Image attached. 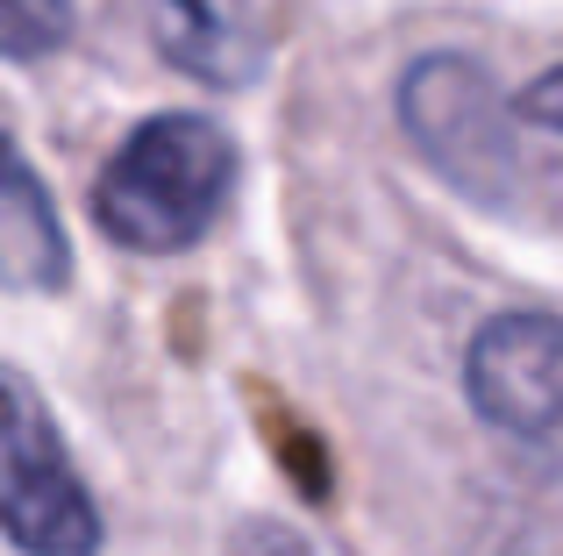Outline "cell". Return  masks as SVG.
Segmentation results:
<instances>
[{
	"label": "cell",
	"instance_id": "6da1fadb",
	"mask_svg": "<svg viewBox=\"0 0 563 556\" xmlns=\"http://www.w3.org/2000/svg\"><path fill=\"white\" fill-rule=\"evenodd\" d=\"M235 193V143L207 114H151L93 179V222L136 257L192 251Z\"/></svg>",
	"mask_w": 563,
	"mask_h": 556
},
{
	"label": "cell",
	"instance_id": "7a4b0ae2",
	"mask_svg": "<svg viewBox=\"0 0 563 556\" xmlns=\"http://www.w3.org/2000/svg\"><path fill=\"white\" fill-rule=\"evenodd\" d=\"M399 129L464 200L499 214L521 208V143H514L521 122H514V100H499V86L471 57H413L399 71Z\"/></svg>",
	"mask_w": 563,
	"mask_h": 556
},
{
	"label": "cell",
	"instance_id": "3957f363",
	"mask_svg": "<svg viewBox=\"0 0 563 556\" xmlns=\"http://www.w3.org/2000/svg\"><path fill=\"white\" fill-rule=\"evenodd\" d=\"M464 392L485 429L550 464L563 486V321L556 314H493L464 349Z\"/></svg>",
	"mask_w": 563,
	"mask_h": 556
},
{
	"label": "cell",
	"instance_id": "277c9868",
	"mask_svg": "<svg viewBox=\"0 0 563 556\" xmlns=\"http://www.w3.org/2000/svg\"><path fill=\"white\" fill-rule=\"evenodd\" d=\"M0 521L22 556H100V507L79 486L29 378H8V492Z\"/></svg>",
	"mask_w": 563,
	"mask_h": 556
},
{
	"label": "cell",
	"instance_id": "5b68a950",
	"mask_svg": "<svg viewBox=\"0 0 563 556\" xmlns=\"http://www.w3.org/2000/svg\"><path fill=\"white\" fill-rule=\"evenodd\" d=\"M151 43L172 71L200 86H243L264 65V22L257 0H143Z\"/></svg>",
	"mask_w": 563,
	"mask_h": 556
},
{
	"label": "cell",
	"instance_id": "8992f818",
	"mask_svg": "<svg viewBox=\"0 0 563 556\" xmlns=\"http://www.w3.org/2000/svg\"><path fill=\"white\" fill-rule=\"evenodd\" d=\"M0 265H8L14 286L29 292H57L71 271V243L51 214V193L36 186L29 157H8V193H0Z\"/></svg>",
	"mask_w": 563,
	"mask_h": 556
},
{
	"label": "cell",
	"instance_id": "52a82bcc",
	"mask_svg": "<svg viewBox=\"0 0 563 556\" xmlns=\"http://www.w3.org/2000/svg\"><path fill=\"white\" fill-rule=\"evenodd\" d=\"M0 43L8 57H51L71 43V0H8L0 8Z\"/></svg>",
	"mask_w": 563,
	"mask_h": 556
},
{
	"label": "cell",
	"instance_id": "ba28073f",
	"mask_svg": "<svg viewBox=\"0 0 563 556\" xmlns=\"http://www.w3.org/2000/svg\"><path fill=\"white\" fill-rule=\"evenodd\" d=\"M514 122H521V136L550 157V171L563 186V65L542 71V79H528L521 93H514Z\"/></svg>",
	"mask_w": 563,
	"mask_h": 556
},
{
	"label": "cell",
	"instance_id": "9c48e42d",
	"mask_svg": "<svg viewBox=\"0 0 563 556\" xmlns=\"http://www.w3.org/2000/svg\"><path fill=\"white\" fill-rule=\"evenodd\" d=\"M229 556H314V549H307L286 521H243L235 543H229Z\"/></svg>",
	"mask_w": 563,
	"mask_h": 556
}]
</instances>
